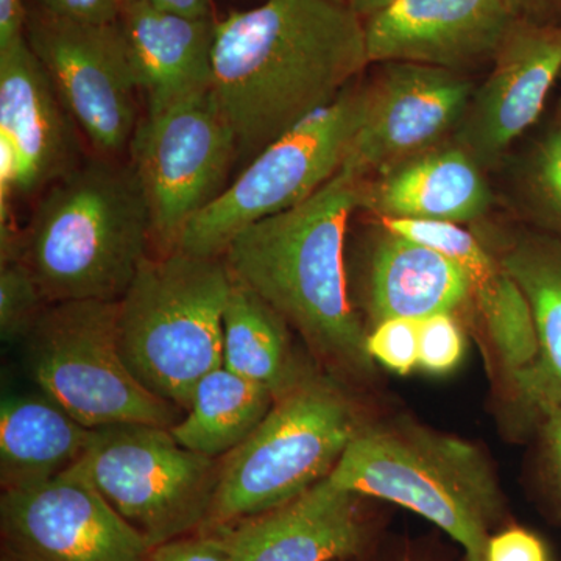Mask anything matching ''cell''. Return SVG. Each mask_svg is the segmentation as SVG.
<instances>
[{
    "mask_svg": "<svg viewBox=\"0 0 561 561\" xmlns=\"http://www.w3.org/2000/svg\"><path fill=\"white\" fill-rule=\"evenodd\" d=\"M370 65L345 0H264L217 21L214 101L251 161L356 83Z\"/></svg>",
    "mask_w": 561,
    "mask_h": 561,
    "instance_id": "6da1fadb",
    "label": "cell"
},
{
    "mask_svg": "<svg viewBox=\"0 0 561 561\" xmlns=\"http://www.w3.org/2000/svg\"><path fill=\"white\" fill-rule=\"evenodd\" d=\"M365 180L342 169L301 205L239 232L224 253L232 278L272 306L321 359L348 373H368L373 362L345 268L346 231Z\"/></svg>",
    "mask_w": 561,
    "mask_h": 561,
    "instance_id": "7a4b0ae2",
    "label": "cell"
},
{
    "mask_svg": "<svg viewBox=\"0 0 561 561\" xmlns=\"http://www.w3.org/2000/svg\"><path fill=\"white\" fill-rule=\"evenodd\" d=\"M38 198L20 260L47 301H119L153 247L149 202L127 158L91 153Z\"/></svg>",
    "mask_w": 561,
    "mask_h": 561,
    "instance_id": "3957f363",
    "label": "cell"
},
{
    "mask_svg": "<svg viewBox=\"0 0 561 561\" xmlns=\"http://www.w3.org/2000/svg\"><path fill=\"white\" fill-rule=\"evenodd\" d=\"M231 286L224 256L176 250L147 257L117 301L122 359L147 390L184 413L198 382L224 365Z\"/></svg>",
    "mask_w": 561,
    "mask_h": 561,
    "instance_id": "277c9868",
    "label": "cell"
},
{
    "mask_svg": "<svg viewBox=\"0 0 561 561\" xmlns=\"http://www.w3.org/2000/svg\"><path fill=\"white\" fill-rule=\"evenodd\" d=\"M328 479L423 516L459 542L468 561H486L502 496L471 443L409 423L362 427Z\"/></svg>",
    "mask_w": 561,
    "mask_h": 561,
    "instance_id": "5b68a950",
    "label": "cell"
},
{
    "mask_svg": "<svg viewBox=\"0 0 561 561\" xmlns=\"http://www.w3.org/2000/svg\"><path fill=\"white\" fill-rule=\"evenodd\" d=\"M353 402L330 379L305 376L256 431L220 459L208 522L201 531L261 515L324 481L362 430Z\"/></svg>",
    "mask_w": 561,
    "mask_h": 561,
    "instance_id": "8992f818",
    "label": "cell"
},
{
    "mask_svg": "<svg viewBox=\"0 0 561 561\" xmlns=\"http://www.w3.org/2000/svg\"><path fill=\"white\" fill-rule=\"evenodd\" d=\"M24 342L38 389L90 430H171L183 419L181 409L147 390L122 359L117 301L54 302Z\"/></svg>",
    "mask_w": 561,
    "mask_h": 561,
    "instance_id": "52a82bcc",
    "label": "cell"
},
{
    "mask_svg": "<svg viewBox=\"0 0 561 561\" xmlns=\"http://www.w3.org/2000/svg\"><path fill=\"white\" fill-rule=\"evenodd\" d=\"M73 467L154 549L205 527L220 459L184 448L168 427L116 424L94 430Z\"/></svg>",
    "mask_w": 561,
    "mask_h": 561,
    "instance_id": "ba28073f",
    "label": "cell"
},
{
    "mask_svg": "<svg viewBox=\"0 0 561 561\" xmlns=\"http://www.w3.org/2000/svg\"><path fill=\"white\" fill-rule=\"evenodd\" d=\"M367 106V84L356 81L250 162L181 238L179 250L224 256L232 239L257 221L295 208L342 171Z\"/></svg>",
    "mask_w": 561,
    "mask_h": 561,
    "instance_id": "9c48e42d",
    "label": "cell"
},
{
    "mask_svg": "<svg viewBox=\"0 0 561 561\" xmlns=\"http://www.w3.org/2000/svg\"><path fill=\"white\" fill-rule=\"evenodd\" d=\"M127 160L140 181L157 254L179 250L192 220L227 190L238 140L213 92L160 113H144Z\"/></svg>",
    "mask_w": 561,
    "mask_h": 561,
    "instance_id": "30bf717a",
    "label": "cell"
},
{
    "mask_svg": "<svg viewBox=\"0 0 561 561\" xmlns=\"http://www.w3.org/2000/svg\"><path fill=\"white\" fill-rule=\"evenodd\" d=\"M25 39L91 153L127 157L140 119L138 77L119 24L58 20L28 7Z\"/></svg>",
    "mask_w": 561,
    "mask_h": 561,
    "instance_id": "8fae6325",
    "label": "cell"
},
{
    "mask_svg": "<svg viewBox=\"0 0 561 561\" xmlns=\"http://www.w3.org/2000/svg\"><path fill=\"white\" fill-rule=\"evenodd\" d=\"M0 531L13 561H147L151 551L76 467L3 491Z\"/></svg>",
    "mask_w": 561,
    "mask_h": 561,
    "instance_id": "7c38bea8",
    "label": "cell"
},
{
    "mask_svg": "<svg viewBox=\"0 0 561 561\" xmlns=\"http://www.w3.org/2000/svg\"><path fill=\"white\" fill-rule=\"evenodd\" d=\"M474 91L467 73L382 62L367 83L364 121L342 169L368 180L442 146L459 127Z\"/></svg>",
    "mask_w": 561,
    "mask_h": 561,
    "instance_id": "4fadbf2b",
    "label": "cell"
},
{
    "mask_svg": "<svg viewBox=\"0 0 561 561\" xmlns=\"http://www.w3.org/2000/svg\"><path fill=\"white\" fill-rule=\"evenodd\" d=\"M560 77L561 24L516 18L490 76L476 88L454 142L482 168L493 165L538 121Z\"/></svg>",
    "mask_w": 561,
    "mask_h": 561,
    "instance_id": "5bb4252c",
    "label": "cell"
},
{
    "mask_svg": "<svg viewBox=\"0 0 561 561\" xmlns=\"http://www.w3.org/2000/svg\"><path fill=\"white\" fill-rule=\"evenodd\" d=\"M515 21L507 0H397L364 20L368 62L467 73L493 62Z\"/></svg>",
    "mask_w": 561,
    "mask_h": 561,
    "instance_id": "9a60e30c",
    "label": "cell"
},
{
    "mask_svg": "<svg viewBox=\"0 0 561 561\" xmlns=\"http://www.w3.org/2000/svg\"><path fill=\"white\" fill-rule=\"evenodd\" d=\"M83 136L27 39L0 49V151L20 198L43 194L84 160Z\"/></svg>",
    "mask_w": 561,
    "mask_h": 561,
    "instance_id": "2e32d148",
    "label": "cell"
},
{
    "mask_svg": "<svg viewBox=\"0 0 561 561\" xmlns=\"http://www.w3.org/2000/svg\"><path fill=\"white\" fill-rule=\"evenodd\" d=\"M205 534L217 535L232 561H337L362 541L356 494L328 478L273 511Z\"/></svg>",
    "mask_w": 561,
    "mask_h": 561,
    "instance_id": "e0dca14e",
    "label": "cell"
},
{
    "mask_svg": "<svg viewBox=\"0 0 561 561\" xmlns=\"http://www.w3.org/2000/svg\"><path fill=\"white\" fill-rule=\"evenodd\" d=\"M146 111L160 113L213 87L216 18H187L124 0L117 18Z\"/></svg>",
    "mask_w": 561,
    "mask_h": 561,
    "instance_id": "ac0fdd59",
    "label": "cell"
},
{
    "mask_svg": "<svg viewBox=\"0 0 561 561\" xmlns=\"http://www.w3.org/2000/svg\"><path fill=\"white\" fill-rule=\"evenodd\" d=\"M387 231L432 247L456 262L470 286V301L481 316L497 359L512 383L537 357V334L529 302L500 257L470 231L446 221L379 219Z\"/></svg>",
    "mask_w": 561,
    "mask_h": 561,
    "instance_id": "d6986e66",
    "label": "cell"
},
{
    "mask_svg": "<svg viewBox=\"0 0 561 561\" xmlns=\"http://www.w3.org/2000/svg\"><path fill=\"white\" fill-rule=\"evenodd\" d=\"M489 181L468 151L442 144L365 180L360 209L376 219L470 224L489 213Z\"/></svg>",
    "mask_w": 561,
    "mask_h": 561,
    "instance_id": "ffe728a7",
    "label": "cell"
},
{
    "mask_svg": "<svg viewBox=\"0 0 561 561\" xmlns=\"http://www.w3.org/2000/svg\"><path fill=\"white\" fill-rule=\"evenodd\" d=\"M368 271V308L375 324L430 319L470 300L463 271L440 251L382 228Z\"/></svg>",
    "mask_w": 561,
    "mask_h": 561,
    "instance_id": "44dd1931",
    "label": "cell"
},
{
    "mask_svg": "<svg viewBox=\"0 0 561 561\" xmlns=\"http://www.w3.org/2000/svg\"><path fill=\"white\" fill-rule=\"evenodd\" d=\"M94 430L83 426L47 394H3L0 404L2 491L50 481L83 457Z\"/></svg>",
    "mask_w": 561,
    "mask_h": 561,
    "instance_id": "7402d4cb",
    "label": "cell"
},
{
    "mask_svg": "<svg viewBox=\"0 0 561 561\" xmlns=\"http://www.w3.org/2000/svg\"><path fill=\"white\" fill-rule=\"evenodd\" d=\"M529 302L537 357L513 386L535 411L561 408V241L523 238L500 257Z\"/></svg>",
    "mask_w": 561,
    "mask_h": 561,
    "instance_id": "603a6c76",
    "label": "cell"
},
{
    "mask_svg": "<svg viewBox=\"0 0 561 561\" xmlns=\"http://www.w3.org/2000/svg\"><path fill=\"white\" fill-rule=\"evenodd\" d=\"M273 404L267 387L221 365L198 382L190 411L171 432L184 448L224 459L256 431Z\"/></svg>",
    "mask_w": 561,
    "mask_h": 561,
    "instance_id": "cb8c5ba5",
    "label": "cell"
},
{
    "mask_svg": "<svg viewBox=\"0 0 561 561\" xmlns=\"http://www.w3.org/2000/svg\"><path fill=\"white\" fill-rule=\"evenodd\" d=\"M287 327L260 295L232 278L224 312V367L267 387L276 400L306 375L291 356Z\"/></svg>",
    "mask_w": 561,
    "mask_h": 561,
    "instance_id": "d4e9b609",
    "label": "cell"
},
{
    "mask_svg": "<svg viewBox=\"0 0 561 561\" xmlns=\"http://www.w3.org/2000/svg\"><path fill=\"white\" fill-rule=\"evenodd\" d=\"M50 302L24 261L0 264V335L2 341H25Z\"/></svg>",
    "mask_w": 561,
    "mask_h": 561,
    "instance_id": "484cf974",
    "label": "cell"
},
{
    "mask_svg": "<svg viewBox=\"0 0 561 561\" xmlns=\"http://www.w3.org/2000/svg\"><path fill=\"white\" fill-rule=\"evenodd\" d=\"M527 203L538 220L561 241V127L538 142L527 165Z\"/></svg>",
    "mask_w": 561,
    "mask_h": 561,
    "instance_id": "4316f807",
    "label": "cell"
},
{
    "mask_svg": "<svg viewBox=\"0 0 561 561\" xmlns=\"http://www.w3.org/2000/svg\"><path fill=\"white\" fill-rule=\"evenodd\" d=\"M421 320L390 319L375 324L367 337L373 360L397 375L405 376L420 365Z\"/></svg>",
    "mask_w": 561,
    "mask_h": 561,
    "instance_id": "83f0119b",
    "label": "cell"
},
{
    "mask_svg": "<svg viewBox=\"0 0 561 561\" xmlns=\"http://www.w3.org/2000/svg\"><path fill=\"white\" fill-rule=\"evenodd\" d=\"M465 337L453 313H437L420 324V365L432 375H446L460 364Z\"/></svg>",
    "mask_w": 561,
    "mask_h": 561,
    "instance_id": "f1b7e54d",
    "label": "cell"
},
{
    "mask_svg": "<svg viewBox=\"0 0 561 561\" xmlns=\"http://www.w3.org/2000/svg\"><path fill=\"white\" fill-rule=\"evenodd\" d=\"M124 0H27V5L58 18L83 24H111L119 18Z\"/></svg>",
    "mask_w": 561,
    "mask_h": 561,
    "instance_id": "f546056e",
    "label": "cell"
},
{
    "mask_svg": "<svg viewBox=\"0 0 561 561\" xmlns=\"http://www.w3.org/2000/svg\"><path fill=\"white\" fill-rule=\"evenodd\" d=\"M147 561H232L217 535L197 531L151 549Z\"/></svg>",
    "mask_w": 561,
    "mask_h": 561,
    "instance_id": "4dcf8cb0",
    "label": "cell"
},
{
    "mask_svg": "<svg viewBox=\"0 0 561 561\" xmlns=\"http://www.w3.org/2000/svg\"><path fill=\"white\" fill-rule=\"evenodd\" d=\"M486 561H548V553L537 535L513 527L490 537Z\"/></svg>",
    "mask_w": 561,
    "mask_h": 561,
    "instance_id": "1f68e13d",
    "label": "cell"
},
{
    "mask_svg": "<svg viewBox=\"0 0 561 561\" xmlns=\"http://www.w3.org/2000/svg\"><path fill=\"white\" fill-rule=\"evenodd\" d=\"M27 0H0V49L24 38Z\"/></svg>",
    "mask_w": 561,
    "mask_h": 561,
    "instance_id": "d6a6232c",
    "label": "cell"
},
{
    "mask_svg": "<svg viewBox=\"0 0 561 561\" xmlns=\"http://www.w3.org/2000/svg\"><path fill=\"white\" fill-rule=\"evenodd\" d=\"M516 18L541 24H561V0H507Z\"/></svg>",
    "mask_w": 561,
    "mask_h": 561,
    "instance_id": "836d02e7",
    "label": "cell"
},
{
    "mask_svg": "<svg viewBox=\"0 0 561 561\" xmlns=\"http://www.w3.org/2000/svg\"><path fill=\"white\" fill-rule=\"evenodd\" d=\"M545 420L542 437H545L546 457H548L553 481L561 493V408L553 409Z\"/></svg>",
    "mask_w": 561,
    "mask_h": 561,
    "instance_id": "e575fe53",
    "label": "cell"
},
{
    "mask_svg": "<svg viewBox=\"0 0 561 561\" xmlns=\"http://www.w3.org/2000/svg\"><path fill=\"white\" fill-rule=\"evenodd\" d=\"M150 5L187 18H214L213 0H146Z\"/></svg>",
    "mask_w": 561,
    "mask_h": 561,
    "instance_id": "d590c367",
    "label": "cell"
},
{
    "mask_svg": "<svg viewBox=\"0 0 561 561\" xmlns=\"http://www.w3.org/2000/svg\"><path fill=\"white\" fill-rule=\"evenodd\" d=\"M345 2L348 3L350 9L353 10L354 13L359 14L362 20H367V18L387 9V7L397 2V0H345Z\"/></svg>",
    "mask_w": 561,
    "mask_h": 561,
    "instance_id": "8d00e7d4",
    "label": "cell"
},
{
    "mask_svg": "<svg viewBox=\"0 0 561 561\" xmlns=\"http://www.w3.org/2000/svg\"><path fill=\"white\" fill-rule=\"evenodd\" d=\"M557 122H559V127H561V99H560V103H559V108H557Z\"/></svg>",
    "mask_w": 561,
    "mask_h": 561,
    "instance_id": "74e56055",
    "label": "cell"
},
{
    "mask_svg": "<svg viewBox=\"0 0 561 561\" xmlns=\"http://www.w3.org/2000/svg\"><path fill=\"white\" fill-rule=\"evenodd\" d=\"M2 561H13V560L7 559V557H5V559H3Z\"/></svg>",
    "mask_w": 561,
    "mask_h": 561,
    "instance_id": "f35d334b",
    "label": "cell"
}]
</instances>
